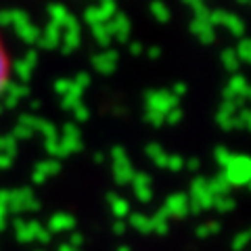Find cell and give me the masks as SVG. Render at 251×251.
<instances>
[{
    "instance_id": "22",
    "label": "cell",
    "mask_w": 251,
    "mask_h": 251,
    "mask_svg": "<svg viewBox=\"0 0 251 251\" xmlns=\"http://www.w3.org/2000/svg\"><path fill=\"white\" fill-rule=\"evenodd\" d=\"M234 205H237V201H234L232 197H228V195H222V197H216L214 199V209H218L220 214H228V211L234 209Z\"/></svg>"
},
{
    "instance_id": "43",
    "label": "cell",
    "mask_w": 251,
    "mask_h": 251,
    "mask_svg": "<svg viewBox=\"0 0 251 251\" xmlns=\"http://www.w3.org/2000/svg\"><path fill=\"white\" fill-rule=\"evenodd\" d=\"M117 251H130V247L128 245H120V247H117Z\"/></svg>"
},
{
    "instance_id": "26",
    "label": "cell",
    "mask_w": 251,
    "mask_h": 251,
    "mask_svg": "<svg viewBox=\"0 0 251 251\" xmlns=\"http://www.w3.org/2000/svg\"><path fill=\"white\" fill-rule=\"evenodd\" d=\"M6 72H9V63H6V54L2 50V46H0V92L6 88Z\"/></svg>"
},
{
    "instance_id": "13",
    "label": "cell",
    "mask_w": 251,
    "mask_h": 251,
    "mask_svg": "<svg viewBox=\"0 0 251 251\" xmlns=\"http://www.w3.org/2000/svg\"><path fill=\"white\" fill-rule=\"evenodd\" d=\"M145 153H147V157L155 163L157 168H161V170H166V168H168V151H163V147H161V145L149 143V145L145 147Z\"/></svg>"
},
{
    "instance_id": "40",
    "label": "cell",
    "mask_w": 251,
    "mask_h": 251,
    "mask_svg": "<svg viewBox=\"0 0 251 251\" xmlns=\"http://www.w3.org/2000/svg\"><path fill=\"white\" fill-rule=\"evenodd\" d=\"M245 100H251V86H247V90H245Z\"/></svg>"
},
{
    "instance_id": "1",
    "label": "cell",
    "mask_w": 251,
    "mask_h": 251,
    "mask_svg": "<svg viewBox=\"0 0 251 251\" xmlns=\"http://www.w3.org/2000/svg\"><path fill=\"white\" fill-rule=\"evenodd\" d=\"M222 176L230 188L232 186H247L251 182V157L232 153L230 161L226 163V168L222 172Z\"/></svg>"
},
{
    "instance_id": "6",
    "label": "cell",
    "mask_w": 251,
    "mask_h": 251,
    "mask_svg": "<svg viewBox=\"0 0 251 251\" xmlns=\"http://www.w3.org/2000/svg\"><path fill=\"white\" fill-rule=\"evenodd\" d=\"M207 23L211 27L224 25L232 36H237V38H243V34H245V23H243V19L237 17V15H232V13H226V11H211Z\"/></svg>"
},
{
    "instance_id": "11",
    "label": "cell",
    "mask_w": 251,
    "mask_h": 251,
    "mask_svg": "<svg viewBox=\"0 0 251 251\" xmlns=\"http://www.w3.org/2000/svg\"><path fill=\"white\" fill-rule=\"evenodd\" d=\"M117 61H120L117 50H105L92 59V65L99 74H113L115 67H117Z\"/></svg>"
},
{
    "instance_id": "8",
    "label": "cell",
    "mask_w": 251,
    "mask_h": 251,
    "mask_svg": "<svg viewBox=\"0 0 251 251\" xmlns=\"http://www.w3.org/2000/svg\"><path fill=\"white\" fill-rule=\"evenodd\" d=\"M107 29H109V34H111V38H117V42H128L132 25H130V19L126 17L124 13H115L113 17L109 19Z\"/></svg>"
},
{
    "instance_id": "7",
    "label": "cell",
    "mask_w": 251,
    "mask_h": 251,
    "mask_svg": "<svg viewBox=\"0 0 251 251\" xmlns=\"http://www.w3.org/2000/svg\"><path fill=\"white\" fill-rule=\"evenodd\" d=\"M132 186H134V195H136V199L140 203H151L153 199V180L149 174H145V172H134V176H132Z\"/></svg>"
},
{
    "instance_id": "23",
    "label": "cell",
    "mask_w": 251,
    "mask_h": 251,
    "mask_svg": "<svg viewBox=\"0 0 251 251\" xmlns=\"http://www.w3.org/2000/svg\"><path fill=\"white\" fill-rule=\"evenodd\" d=\"M220 228H222V226H220V222H207V224H201V226H197V228H195V234H197L199 239H207L209 234H216V232H220Z\"/></svg>"
},
{
    "instance_id": "37",
    "label": "cell",
    "mask_w": 251,
    "mask_h": 251,
    "mask_svg": "<svg viewBox=\"0 0 251 251\" xmlns=\"http://www.w3.org/2000/svg\"><path fill=\"white\" fill-rule=\"evenodd\" d=\"M140 52H143V44H140V42H132L130 44V54H132V57H138Z\"/></svg>"
},
{
    "instance_id": "31",
    "label": "cell",
    "mask_w": 251,
    "mask_h": 251,
    "mask_svg": "<svg viewBox=\"0 0 251 251\" xmlns=\"http://www.w3.org/2000/svg\"><path fill=\"white\" fill-rule=\"evenodd\" d=\"M184 168V159L180 155H168V168L166 170H172V172H180Z\"/></svg>"
},
{
    "instance_id": "41",
    "label": "cell",
    "mask_w": 251,
    "mask_h": 251,
    "mask_svg": "<svg viewBox=\"0 0 251 251\" xmlns=\"http://www.w3.org/2000/svg\"><path fill=\"white\" fill-rule=\"evenodd\" d=\"M103 159H105V157H103V155H100V153H97V155H94V161H99V163H103Z\"/></svg>"
},
{
    "instance_id": "12",
    "label": "cell",
    "mask_w": 251,
    "mask_h": 251,
    "mask_svg": "<svg viewBox=\"0 0 251 251\" xmlns=\"http://www.w3.org/2000/svg\"><path fill=\"white\" fill-rule=\"evenodd\" d=\"M191 31L201 44H214V40H216V27H211L207 21L193 19L191 21Z\"/></svg>"
},
{
    "instance_id": "45",
    "label": "cell",
    "mask_w": 251,
    "mask_h": 251,
    "mask_svg": "<svg viewBox=\"0 0 251 251\" xmlns=\"http://www.w3.org/2000/svg\"><path fill=\"white\" fill-rule=\"evenodd\" d=\"M237 2H241V4H249L251 0H237Z\"/></svg>"
},
{
    "instance_id": "2",
    "label": "cell",
    "mask_w": 251,
    "mask_h": 251,
    "mask_svg": "<svg viewBox=\"0 0 251 251\" xmlns=\"http://www.w3.org/2000/svg\"><path fill=\"white\" fill-rule=\"evenodd\" d=\"M214 195L207 191L205 178H195L191 182V195H188V211L191 214H201L203 209H211L214 205Z\"/></svg>"
},
{
    "instance_id": "35",
    "label": "cell",
    "mask_w": 251,
    "mask_h": 251,
    "mask_svg": "<svg viewBox=\"0 0 251 251\" xmlns=\"http://www.w3.org/2000/svg\"><path fill=\"white\" fill-rule=\"evenodd\" d=\"M184 168L188 170V172H199V168H201V161L197 159V157H191L188 161H184Z\"/></svg>"
},
{
    "instance_id": "28",
    "label": "cell",
    "mask_w": 251,
    "mask_h": 251,
    "mask_svg": "<svg viewBox=\"0 0 251 251\" xmlns=\"http://www.w3.org/2000/svg\"><path fill=\"white\" fill-rule=\"evenodd\" d=\"M86 21H88L90 25H97V23H107L105 15L100 13L99 6H94V9H88V11H86Z\"/></svg>"
},
{
    "instance_id": "42",
    "label": "cell",
    "mask_w": 251,
    "mask_h": 251,
    "mask_svg": "<svg viewBox=\"0 0 251 251\" xmlns=\"http://www.w3.org/2000/svg\"><path fill=\"white\" fill-rule=\"evenodd\" d=\"M82 241H84V239L80 237V234H74V243H82Z\"/></svg>"
},
{
    "instance_id": "10",
    "label": "cell",
    "mask_w": 251,
    "mask_h": 251,
    "mask_svg": "<svg viewBox=\"0 0 251 251\" xmlns=\"http://www.w3.org/2000/svg\"><path fill=\"white\" fill-rule=\"evenodd\" d=\"M247 77H243L241 74H232V77L226 84V88L222 92L224 100H234V99H245V90H247Z\"/></svg>"
},
{
    "instance_id": "33",
    "label": "cell",
    "mask_w": 251,
    "mask_h": 251,
    "mask_svg": "<svg viewBox=\"0 0 251 251\" xmlns=\"http://www.w3.org/2000/svg\"><path fill=\"white\" fill-rule=\"evenodd\" d=\"M69 226H74V220L69 216H59L54 220V228H69Z\"/></svg>"
},
{
    "instance_id": "48",
    "label": "cell",
    "mask_w": 251,
    "mask_h": 251,
    "mask_svg": "<svg viewBox=\"0 0 251 251\" xmlns=\"http://www.w3.org/2000/svg\"><path fill=\"white\" fill-rule=\"evenodd\" d=\"M249 237H251V230H249Z\"/></svg>"
},
{
    "instance_id": "4",
    "label": "cell",
    "mask_w": 251,
    "mask_h": 251,
    "mask_svg": "<svg viewBox=\"0 0 251 251\" xmlns=\"http://www.w3.org/2000/svg\"><path fill=\"white\" fill-rule=\"evenodd\" d=\"M111 157H113V178L117 184H130L132 176H134V168L128 159L124 147H113L111 149Z\"/></svg>"
},
{
    "instance_id": "25",
    "label": "cell",
    "mask_w": 251,
    "mask_h": 251,
    "mask_svg": "<svg viewBox=\"0 0 251 251\" xmlns=\"http://www.w3.org/2000/svg\"><path fill=\"white\" fill-rule=\"evenodd\" d=\"M251 243V237H249V230L245 232H239V234H234V239H232V251H243L247 245Z\"/></svg>"
},
{
    "instance_id": "24",
    "label": "cell",
    "mask_w": 251,
    "mask_h": 251,
    "mask_svg": "<svg viewBox=\"0 0 251 251\" xmlns=\"http://www.w3.org/2000/svg\"><path fill=\"white\" fill-rule=\"evenodd\" d=\"M214 157H216V161H218L220 168H226V163H228L230 157H232V151H228L226 147H216L214 149Z\"/></svg>"
},
{
    "instance_id": "3",
    "label": "cell",
    "mask_w": 251,
    "mask_h": 251,
    "mask_svg": "<svg viewBox=\"0 0 251 251\" xmlns=\"http://www.w3.org/2000/svg\"><path fill=\"white\" fill-rule=\"evenodd\" d=\"M145 105H147V111L168 115L172 109L178 107V99L168 90H149L145 92Z\"/></svg>"
},
{
    "instance_id": "19",
    "label": "cell",
    "mask_w": 251,
    "mask_h": 251,
    "mask_svg": "<svg viewBox=\"0 0 251 251\" xmlns=\"http://www.w3.org/2000/svg\"><path fill=\"white\" fill-rule=\"evenodd\" d=\"M151 15L159 23H168L170 21V9L161 2V0H153L151 2Z\"/></svg>"
},
{
    "instance_id": "18",
    "label": "cell",
    "mask_w": 251,
    "mask_h": 251,
    "mask_svg": "<svg viewBox=\"0 0 251 251\" xmlns=\"http://www.w3.org/2000/svg\"><path fill=\"white\" fill-rule=\"evenodd\" d=\"M151 224H153V232H157V234H168L170 224H168V214H166V209L161 207L155 216H151Z\"/></svg>"
},
{
    "instance_id": "9",
    "label": "cell",
    "mask_w": 251,
    "mask_h": 251,
    "mask_svg": "<svg viewBox=\"0 0 251 251\" xmlns=\"http://www.w3.org/2000/svg\"><path fill=\"white\" fill-rule=\"evenodd\" d=\"M163 209H166V214L172 218H186L191 214V211H188V197L184 193L170 195L166 203H163Z\"/></svg>"
},
{
    "instance_id": "29",
    "label": "cell",
    "mask_w": 251,
    "mask_h": 251,
    "mask_svg": "<svg viewBox=\"0 0 251 251\" xmlns=\"http://www.w3.org/2000/svg\"><path fill=\"white\" fill-rule=\"evenodd\" d=\"M237 120H239V128H245L251 132V109H239L237 113Z\"/></svg>"
},
{
    "instance_id": "46",
    "label": "cell",
    "mask_w": 251,
    "mask_h": 251,
    "mask_svg": "<svg viewBox=\"0 0 251 251\" xmlns=\"http://www.w3.org/2000/svg\"><path fill=\"white\" fill-rule=\"evenodd\" d=\"M61 251H75V249H72V247H63Z\"/></svg>"
},
{
    "instance_id": "5",
    "label": "cell",
    "mask_w": 251,
    "mask_h": 251,
    "mask_svg": "<svg viewBox=\"0 0 251 251\" xmlns=\"http://www.w3.org/2000/svg\"><path fill=\"white\" fill-rule=\"evenodd\" d=\"M245 105V99H234V100H222V107L218 109L216 122L222 130H237L239 128V120L237 113L239 109H243Z\"/></svg>"
},
{
    "instance_id": "27",
    "label": "cell",
    "mask_w": 251,
    "mask_h": 251,
    "mask_svg": "<svg viewBox=\"0 0 251 251\" xmlns=\"http://www.w3.org/2000/svg\"><path fill=\"white\" fill-rule=\"evenodd\" d=\"M193 9V13H195V19H201V21H207L209 19V9L205 6V2H191L188 4Z\"/></svg>"
},
{
    "instance_id": "32",
    "label": "cell",
    "mask_w": 251,
    "mask_h": 251,
    "mask_svg": "<svg viewBox=\"0 0 251 251\" xmlns=\"http://www.w3.org/2000/svg\"><path fill=\"white\" fill-rule=\"evenodd\" d=\"M182 109L180 107H176V109H172V111L166 115V124H170V126H174V124H178L180 120H182Z\"/></svg>"
},
{
    "instance_id": "17",
    "label": "cell",
    "mask_w": 251,
    "mask_h": 251,
    "mask_svg": "<svg viewBox=\"0 0 251 251\" xmlns=\"http://www.w3.org/2000/svg\"><path fill=\"white\" fill-rule=\"evenodd\" d=\"M207 191H209L211 195H214V197H222V195H228L230 186H228V182L224 180V176H222V174H218L216 178L207 180Z\"/></svg>"
},
{
    "instance_id": "36",
    "label": "cell",
    "mask_w": 251,
    "mask_h": 251,
    "mask_svg": "<svg viewBox=\"0 0 251 251\" xmlns=\"http://www.w3.org/2000/svg\"><path fill=\"white\" fill-rule=\"evenodd\" d=\"M113 232L117 234V237H122V234L126 232V222H122V220H117V222L113 224Z\"/></svg>"
},
{
    "instance_id": "16",
    "label": "cell",
    "mask_w": 251,
    "mask_h": 251,
    "mask_svg": "<svg viewBox=\"0 0 251 251\" xmlns=\"http://www.w3.org/2000/svg\"><path fill=\"white\" fill-rule=\"evenodd\" d=\"M220 59H222V65H224L226 72H230V74H237L239 72L241 61L237 57V52H234V49H224L222 54H220Z\"/></svg>"
},
{
    "instance_id": "14",
    "label": "cell",
    "mask_w": 251,
    "mask_h": 251,
    "mask_svg": "<svg viewBox=\"0 0 251 251\" xmlns=\"http://www.w3.org/2000/svg\"><path fill=\"white\" fill-rule=\"evenodd\" d=\"M107 201H109V205H111V211H113V216L117 220L130 216V203L126 201L124 197H120V195H115V193H109Z\"/></svg>"
},
{
    "instance_id": "20",
    "label": "cell",
    "mask_w": 251,
    "mask_h": 251,
    "mask_svg": "<svg viewBox=\"0 0 251 251\" xmlns=\"http://www.w3.org/2000/svg\"><path fill=\"white\" fill-rule=\"evenodd\" d=\"M234 52H237L241 63L251 65V38H241V42H239L237 49H234Z\"/></svg>"
},
{
    "instance_id": "15",
    "label": "cell",
    "mask_w": 251,
    "mask_h": 251,
    "mask_svg": "<svg viewBox=\"0 0 251 251\" xmlns=\"http://www.w3.org/2000/svg\"><path fill=\"white\" fill-rule=\"evenodd\" d=\"M128 224H130L134 230H138L140 234H151V232H153L151 218L145 216V214H130V218H128Z\"/></svg>"
},
{
    "instance_id": "38",
    "label": "cell",
    "mask_w": 251,
    "mask_h": 251,
    "mask_svg": "<svg viewBox=\"0 0 251 251\" xmlns=\"http://www.w3.org/2000/svg\"><path fill=\"white\" fill-rule=\"evenodd\" d=\"M147 52H149V57H151V59H159L161 57V49H159V46H151Z\"/></svg>"
},
{
    "instance_id": "30",
    "label": "cell",
    "mask_w": 251,
    "mask_h": 251,
    "mask_svg": "<svg viewBox=\"0 0 251 251\" xmlns=\"http://www.w3.org/2000/svg\"><path fill=\"white\" fill-rule=\"evenodd\" d=\"M145 122H147V124H151L153 128H159V126L166 124V115L155 113V111H145Z\"/></svg>"
},
{
    "instance_id": "39",
    "label": "cell",
    "mask_w": 251,
    "mask_h": 251,
    "mask_svg": "<svg viewBox=\"0 0 251 251\" xmlns=\"http://www.w3.org/2000/svg\"><path fill=\"white\" fill-rule=\"evenodd\" d=\"M77 120H82V122H84V120H88V111L80 107V109H77Z\"/></svg>"
},
{
    "instance_id": "34",
    "label": "cell",
    "mask_w": 251,
    "mask_h": 251,
    "mask_svg": "<svg viewBox=\"0 0 251 251\" xmlns=\"http://www.w3.org/2000/svg\"><path fill=\"white\" fill-rule=\"evenodd\" d=\"M172 94H174L176 99H180V97H184L186 94V84L184 82H176L174 86H172V90H170Z\"/></svg>"
},
{
    "instance_id": "21",
    "label": "cell",
    "mask_w": 251,
    "mask_h": 251,
    "mask_svg": "<svg viewBox=\"0 0 251 251\" xmlns=\"http://www.w3.org/2000/svg\"><path fill=\"white\" fill-rule=\"evenodd\" d=\"M92 34H94V40H97L100 46H107L111 42V34H109V29H107V23H97V25H92Z\"/></svg>"
},
{
    "instance_id": "47",
    "label": "cell",
    "mask_w": 251,
    "mask_h": 251,
    "mask_svg": "<svg viewBox=\"0 0 251 251\" xmlns=\"http://www.w3.org/2000/svg\"><path fill=\"white\" fill-rule=\"evenodd\" d=\"M247 188H249V193H251V182H249V184H247Z\"/></svg>"
},
{
    "instance_id": "44",
    "label": "cell",
    "mask_w": 251,
    "mask_h": 251,
    "mask_svg": "<svg viewBox=\"0 0 251 251\" xmlns=\"http://www.w3.org/2000/svg\"><path fill=\"white\" fill-rule=\"evenodd\" d=\"M186 4H191V2H203V0H184Z\"/></svg>"
}]
</instances>
